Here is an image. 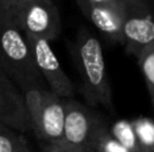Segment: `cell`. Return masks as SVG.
<instances>
[{
    "label": "cell",
    "instance_id": "1",
    "mask_svg": "<svg viewBox=\"0 0 154 152\" xmlns=\"http://www.w3.org/2000/svg\"><path fill=\"white\" fill-rule=\"evenodd\" d=\"M0 69L22 93L31 89H48L32 59L26 34L12 13L0 10Z\"/></svg>",
    "mask_w": 154,
    "mask_h": 152
},
{
    "label": "cell",
    "instance_id": "2",
    "mask_svg": "<svg viewBox=\"0 0 154 152\" xmlns=\"http://www.w3.org/2000/svg\"><path fill=\"white\" fill-rule=\"evenodd\" d=\"M73 55L81 80V92L91 108L103 107L114 110L112 90L106 69L103 47L92 31L81 28L77 34Z\"/></svg>",
    "mask_w": 154,
    "mask_h": 152
},
{
    "label": "cell",
    "instance_id": "3",
    "mask_svg": "<svg viewBox=\"0 0 154 152\" xmlns=\"http://www.w3.org/2000/svg\"><path fill=\"white\" fill-rule=\"evenodd\" d=\"M23 96L35 136L45 145L61 144L64 139L65 98L49 89H31Z\"/></svg>",
    "mask_w": 154,
    "mask_h": 152
},
{
    "label": "cell",
    "instance_id": "4",
    "mask_svg": "<svg viewBox=\"0 0 154 152\" xmlns=\"http://www.w3.org/2000/svg\"><path fill=\"white\" fill-rule=\"evenodd\" d=\"M154 43L153 0H122V45L131 55Z\"/></svg>",
    "mask_w": 154,
    "mask_h": 152
},
{
    "label": "cell",
    "instance_id": "5",
    "mask_svg": "<svg viewBox=\"0 0 154 152\" xmlns=\"http://www.w3.org/2000/svg\"><path fill=\"white\" fill-rule=\"evenodd\" d=\"M12 16L27 38L51 42L61 32V16L53 0H20Z\"/></svg>",
    "mask_w": 154,
    "mask_h": 152
},
{
    "label": "cell",
    "instance_id": "6",
    "mask_svg": "<svg viewBox=\"0 0 154 152\" xmlns=\"http://www.w3.org/2000/svg\"><path fill=\"white\" fill-rule=\"evenodd\" d=\"M31 47L32 59L46 88L62 98H75V85L64 72L49 40L27 38Z\"/></svg>",
    "mask_w": 154,
    "mask_h": 152
},
{
    "label": "cell",
    "instance_id": "7",
    "mask_svg": "<svg viewBox=\"0 0 154 152\" xmlns=\"http://www.w3.org/2000/svg\"><path fill=\"white\" fill-rule=\"evenodd\" d=\"M101 120L103 118L91 107L81 104L76 98L65 100L62 144L87 151L91 137Z\"/></svg>",
    "mask_w": 154,
    "mask_h": 152
},
{
    "label": "cell",
    "instance_id": "8",
    "mask_svg": "<svg viewBox=\"0 0 154 152\" xmlns=\"http://www.w3.org/2000/svg\"><path fill=\"white\" fill-rule=\"evenodd\" d=\"M0 124L24 133L31 131L24 96L0 69Z\"/></svg>",
    "mask_w": 154,
    "mask_h": 152
},
{
    "label": "cell",
    "instance_id": "9",
    "mask_svg": "<svg viewBox=\"0 0 154 152\" xmlns=\"http://www.w3.org/2000/svg\"><path fill=\"white\" fill-rule=\"evenodd\" d=\"M81 12L112 43H122V7H104L77 0Z\"/></svg>",
    "mask_w": 154,
    "mask_h": 152
},
{
    "label": "cell",
    "instance_id": "10",
    "mask_svg": "<svg viewBox=\"0 0 154 152\" xmlns=\"http://www.w3.org/2000/svg\"><path fill=\"white\" fill-rule=\"evenodd\" d=\"M87 152H130L123 145H120L109 133L106 121L101 120L96 127L89 144L87 147Z\"/></svg>",
    "mask_w": 154,
    "mask_h": 152
},
{
    "label": "cell",
    "instance_id": "11",
    "mask_svg": "<svg viewBox=\"0 0 154 152\" xmlns=\"http://www.w3.org/2000/svg\"><path fill=\"white\" fill-rule=\"evenodd\" d=\"M139 152H154V120L150 117H137L131 120Z\"/></svg>",
    "mask_w": 154,
    "mask_h": 152
},
{
    "label": "cell",
    "instance_id": "12",
    "mask_svg": "<svg viewBox=\"0 0 154 152\" xmlns=\"http://www.w3.org/2000/svg\"><path fill=\"white\" fill-rule=\"evenodd\" d=\"M0 152H31L23 133L0 124Z\"/></svg>",
    "mask_w": 154,
    "mask_h": 152
},
{
    "label": "cell",
    "instance_id": "13",
    "mask_svg": "<svg viewBox=\"0 0 154 152\" xmlns=\"http://www.w3.org/2000/svg\"><path fill=\"white\" fill-rule=\"evenodd\" d=\"M109 133L112 135L115 140L119 143L120 145L126 148L130 152H139L138 150V143H137V137L134 133V128L131 121L128 120H118L109 127Z\"/></svg>",
    "mask_w": 154,
    "mask_h": 152
},
{
    "label": "cell",
    "instance_id": "14",
    "mask_svg": "<svg viewBox=\"0 0 154 152\" xmlns=\"http://www.w3.org/2000/svg\"><path fill=\"white\" fill-rule=\"evenodd\" d=\"M137 58H138L139 67L143 74L146 88L149 90L150 100L154 107V43L145 47Z\"/></svg>",
    "mask_w": 154,
    "mask_h": 152
},
{
    "label": "cell",
    "instance_id": "15",
    "mask_svg": "<svg viewBox=\"0 0 154 152\" xmlns=\"http://www.w3.org/2000/svg\"><path fill=\"white\" fill-rule=\"evenodd\" d=\"M43 152H87L81 148H75L69 147L65 144H57V145H45L43 147Z\"/></svg>",
    "mask_w": 154,
    "mask_h": 152
},
{
    "label": "cell",
    "instance_id": "16",
    "mask_svg": "<svg viewBox=\"0 0 154 152\" xmlns=\"http://www.w3.org/2000/svg\"><path fill=\"white\" fill-rule=\"evenodd\" d=\"M77 1V0H76ZM88 4L104 5V7H122V0H84Z\"/></svg>",
    "mask_w": 154,
    "mask_h": 152
},
{
    "label": "cell",
    "instance_id": "17",
    "mask_svg": "<svg viewBox=\"0 0 154 152\" xmlns=\"http://www.w3.org/2000/svg\"><path fill=\"white\" fill-rule=\"evenodd\" d=\"M20 0H0V10L12 13Z\"/></svg>",
    "mask_w": 154,
    "mask_h": 152
}]
</instances>
